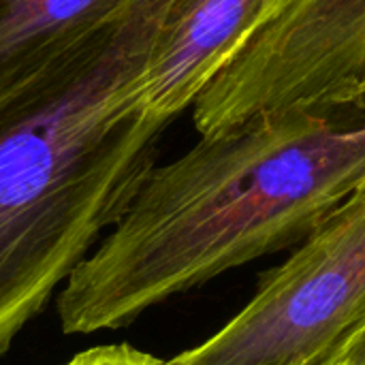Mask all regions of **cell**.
Instances as JSON below:
<instances>
[{
	"instance_id": "1",
	"label": "cell",
	"mask_w": 365,
	"mask_h": 365,
	"mask_svg": "<svg viewBox=\"0 0 365 365\" xmlns=\"http://www.w3.org/2000/svg\"><path fill=\"white\" fill-rule=\"evenodd\" d=\"M365 184V122L265 113L154 167L58 297L64 334L135 321L171 295L302 244Z\"/></svg>"
},
{
	"instance_id": "2",
	"label": "cell",
	"mask_w": 365,
	"mask_h": 365,
	"mask_svg": "<svg viewBox=\"0 0 365 365\" xmlns=\"http://www.w3.org/2000/svg\"><path fill=\"white\" fill-rule=\"evenodd\" d=\"M171 4L141 0L0 94V357L156 167L165 124L143 113L141 88Z\"/></svg>"
},
{
	"instance_id": "3",
	"label": "cell",
	"mask_w": 365,
	"mask_h": 365,
	"mask_svg": "<svg viewBox=\"0 0 365 365\" xmlns=\"http://www.w3.org/2000/svg\"><path fill=\"white\" fill-rule=\"evenodd\" d=\"M365 317V184L205 342L165 365H317Z\"/></svg>"
},
{
	"instance_id": "4",
	"label": "cell",
	"mask_w": 365,
	"mask_h": 365,
	"mask_svg": "<svg viewBox=\"0 0 365 365\" xmlns=\"http://www.w3.org/2000/svg\"><path fill=\"white\" fill-rule=\"evenodd\" d=\"M365 109V0H293L199 94L195 128L214 137L265 113Z\"/></svg>"
},
{
	"instance_id": "5",
	"label": "cell",
	"mask_w": 365,
	"mask_h": 365,
	"mask_svg": "<svg viewBox=\"0 0 365 365\" xmlns=\"http://www.w3.org/2000/svg\"><path fill=\"white\" fill-rule=\"evenodd\" d=\"M293 0H173L152 51L141 109L169 124Z\"/></svg>"
},
{
	"instance_id": "6",
	"label": "cell",
	"mask_w": 365,
	"mask_h": 365,
	"mask_svg": "<svg viewBox=\"0 0 365 365\" xmlns=\"http://www.w3.org/2000/svg\"><path fill=\"white\" fill-rule=\"evenodd\" d=\"M141 0H0V94L124 21Z\"/></svg>"
},
{
	"instance_id": "7",
	"label": "cell",
	"mask_w": 365,
	"mask_h": 365,
	"mask_svg": "<svg viewBox=\"0 0 365 365\" xmlns=\"http://www.w3.org/2000/svg\"><path fill=\"white\" fill-rule=\"evenodd\" d=\"M64 365H165V361L130 344H105L75 355Z\"/></svg>"
},
{
	"instance_id": "8",
	"label": "cell",
	"mask_w": 365,
	"mask_h": 365,
	"mask_svg": "<svg viewBox=\"0 0 365 365\" xmlns=\"http://www.w3.org/2000/svg\"><path fill=\"white\" fill-rule=\"evenodd\" d=\"M317 365H365V317Z\"/></svg>"
}]
</instances>
